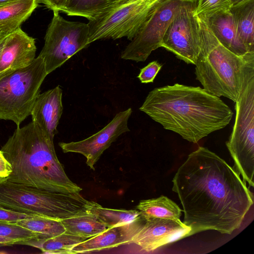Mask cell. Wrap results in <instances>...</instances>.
<instances>
[{
  "instance_id": "obj_1",
  "label": "cell",
  "mask_w": 254,
  "mask_h": 254,
  "mask_svg": "<svg viewBox=\"0 0 254 254\" xmlns=\"http://www.w3.org/2000/svg\"><path fill=\"white\" fill-rule=\"evenodd\" d=\"M172 182L183 207V222L192 235L207 230L231 234L254 204V194L240 175L207 147L190 153Z\"/></svg>"
},
{
  "instance_id": "obj_2",
  "label": "cell",
  "mask_w": 254,
  "mask_h": 254,
  "mask_svg": "<svg viewBox=\"0 0 254 254\" xmlns=\"http://www.w3.org/2000/svg\"><path fill=\"white\" fill-rule=\"evenodd\" d=\"M139 110L194 143L225 127L234 115L220 97L200 87L179 83L152 90Z\"/></svg>"
},
{
  "instance_id": "obj_3",
  "label": "cell",
  "mask_w": 254,
  "mask_h": 254,
  "mask_svg": "<svg viewBox=\"0 0 254 254\" xmlns=\"http://www.w3.org/2000/svg\"><path fill=\"white\" fill-rule=\"evenodd\" d=\"M12 167L11 182L64 193L82 189L67 177L59 161L54 140L35 122L17 127L0 150Z\"/></svg>"
},
{
  "instance_id": "obj_4",
  "label": "cell",
  "mask_w": 254,
  "mask_h": 254,
  "mask_svg": "<svg viewBox=\"0 0 254 254\" xmlns=\"http://www.w3.org/2000/svg\"><path fill=\"white\" fill-rule=\"evenodd\" d=\"M201 47L195 64L196 79L206 91L235 102L254 77V53L240 56L222 45L200 15H197Z\"/></svg>"
},
{
  "instance_id": "obj_5",
  "label": "cell",
  "mask_w": 254,
  "mask_h": 254,
  "mask_svg": "<svg viewBox=\"0 0 254 254\" xmlns=\"http://www.w3.org/2000/svg\"><path fill=\"white\" fill-rule=\"evenodd\" d=\"M89 202L80 193L42 190L0 178V206L23 213L61 220L86 212Z\"/></svg>"
},
{
  "instance_id": "obj_6",
  "label": "cell",
  "mask_w": 254,
  "mask_h": 254,
  "mask_svg": "<svg viewBox=\"0 0 254 254\" xmlns=\"http://www.w3.org/2000/svg\"><path fill=\"white\" fill-rule=\"evenodd\" d=\"M48 75L40 56L29 65L0 76V120L19 127L29 115Z\"/></svg>"
},
{
  "instance_id": "obj_7",
  "label": "cell",
  "mask_w": 254,
  "mask_h": 254,
  "mask_svg": "<svg viewBox=\"0 0 254 254\" xmlns=\"http://www.w3.org/2000/svg\"><path fill=\"white\" fill-rule=\"evenodd\" d=\"M167 0H126L110 3L88 20V43L126 37L131 40L153 13Z\"/></svg>"
},
{
  "instance_id": "obj_8",
  "label": "cell",
  "mask_w": 254,
  "mask_h": 254,
  "mask_svg": "<svg viewBox=\"0 0 254 254\" xmlns=\"http://www.w3.org/2000/svg\"><path fill=\"white\" fill-rule=\"evenodd\" d=\"M235 103V123L226 145L234 160V168L245 183L254 187V77Z\"/></svg>"
},
{
  "instance_id": "obj_9",
  "label": "cell",
  "mask_w": 254,
  "mask_h": 254,
  "mask_svg": "<svg viewBox=\"0 0 254 254\" xmlns=\"http://www.w3.org/2000/svg\"><path fill=\"white\" fill-rule=\"evenodd\" d=\"M87 23L70 21L53 12L48 26L45 43L39 56L43 60L48 74L62 65L72 56L87 47Z\"/></svg>"
},
{
  "instance_id": "obj_10",
  "label": "cell",
  "mask_w": 254,
  "mask_h": 254,
  "mask_svg": "<svg viewBox=\"0 0 254 254\" xmlns=\"http://www.w3.org/2000/svg\"><path fill=\"white\" fill-rule=\"evenodd\" d=\"M196 3V0H186L177 8L161 44L178 59L194 65L201 47Z\"/></svg>"
},
{
  "instance_id": "obj_11",
  "label": "cell",
  "mask_w": 254,
  "mask_h": 254,
  "mask_svg": "<svg viewBox=\"0 0 254 254\" xmlns=\"http://www.w3.org/2000/svg\"><path fill=\"white\" fill-rule=\"evenodd\" d=\"M186 0H167L149 17L121 53L126 60L145 61L159 47L177 8Z\"/></svg>"
},
{
  "instance_id": "obj_12",
  "label": "cell",
  "mask_w": 254,
  "mask_h": 254,
  "mask_svg": "<svg viewBox=\"0 0 254 254\" xmlns=\"http://www.w3.org/2000/svg\"><path fill=\"white\" fill-rule=\"evenodd\" d=\"M132 113L130 108L117 113L104 127L83 140L60 142L64 153H77L86 159V163L92 170L105 150L122 134L130 131L127 123Z\"/></svg>"
},
{
  "instance_id": "obj_13",
  "label": "cell",
  "mask_w": 254,
  "mask_h": 254,
  "mask_svg": "<svg viewBox=\"0 0 254 254\" xmlns=\"http://www.w3.org/2000/svg\"><path fill=\"white\" fill-rule=\"evenodd\" d=\"M191 229L180 219H144L133 236L130 244L147 252L192 235Z\"/></svg>"
},
{
  "instance_id": "obj_14",
  "label": "cell",
  "mask_w": 254,
  "mask_h": 254,
  "mask_svg": "<svg viewBox=\"0 0 254 254\" xmlns=\"http://www.w3.org/2000/svg\"><path fill=\"white\" fill-rule=\"evenodd\" d=\"M35 40L19 27L5 39L0 56V76L29 65L35 58Z\"/></svg>"
},
{
  "instance_id": "obj_15",
  "label": "cell",
  "mask_w": 254,
  "mask_h": 254,
  "mask_svg": "<svg viewBox=\"0 0 254 254\" xmlns=\"http://www.w3.org/2000/svg\"><path fill=\"white\" fill-rule=\"evenodd\" d=\"M62 94L59 85L39 94L30 113L32 121L53 140L58 133L57 127L63 113Z\"/></svg>"
},
{
  "instance_id": "obj_16",
  "label": "cell",
  "mask_w": 254,
  "mask_h": 254,
  "mask_svg": "<svg viewBox=\"0 0 254 254\" xmlns=\"http://www.w3.org/2000/svg\"><path fill=\"white\" fill-rule=\"evenodd\" d=\"M144 221L141 216L135 221L124 225L108 228L74 246L72 254L100 251L130 244L137 230Z\"/></svg>"
},
{
  "instance_id": "obj_17",
  "label": "cell",
  "mask_w": 254,
  "mask_h": 254,
  "mask_svg": "<svg viewBox=\"0 0 254 254\" xmlns=\"http://www.w3.org/2000/svg\"><path fill=\"white\" fill-rule=\"evenodd\" d=\"M200 15L220 43L234 53L242 56L249 53L235 27L230 10Z\"/></svg>"
},
{
  "instance_id": "obj_18",
  "label": "cell",
  "mask_w": 254,
  "mask_h": 254,
  "mask_svg": "<svg viewBox=\"0 0 254 254\" xmlns=\"http://www.w3.org/2000/svg\"><path fill=\"white\" fill-rule=\"evenodd\" d=\"M237 32L247 51L254 53V0H246L229 9Z\"/></svg>"
},
{
  "instance_id": "obj_19",
  "label": "cell",
  "mask_w": 254,
  "mask_h": 254,
  "mask_svg": "<svg viewBox=\"0 0 254 254\" xmlns=\"http://www.w3.org/2000/svg\"><path fill=\"white\" fill-rule=\"evenodd\" d=\"M39 0H14L0 5V32L19 28L37 7Z\"/></svg>"
},
{
  "instance_id": "obj_20",
  "label": "cell",
  "mask_w": 254,
  "mask_h": 254,
  "mask_svg": "<svg viewBox=\"0 0 254 254\" xmlns=\"http://www.w3.org/2000/svg\"><path fill=\"white\" fill-rule=\"evenodd\" d=\"M89 238L66 232L49 238L37 237L20 242L19 245L32 246L43 254H72V248Z\"/></svg>"
},
{
  "instance_id": "obj_21",
  "label": "cell",
  "mask_w": 254,
  "mask_h": 254,
  "mask_svg": "<svg viewBox=\"0 0 254 254\" xmlns=\"http://www.w3.org/2000/svg\"><path fill=\"white\" fill-rule=\"evenodd\" d=\"M135 208L145 220L150 218L179 220L182 212L175 202L164 195L155 198L141 200Z\"/></svg>"
},
{
  "instance_id": "obj_22",
  "label": "cell",
  "mask_w": 254,
  "mask_h": 254,
  "mask_svg": "<svg viewBox=\"0 0 254 254\" xmlns=\"http://www.w3.org/2000/svg\"><path fill=\"white\" fill-rule=\"evenodd\" d=\"M65 232L89 238L108 229L95 215L85 212L60 220Z\"/></svg>"
},
{
  "instance_id": "obj_23",
  "label": "cell",
  "mask_w": 254,
  "mask_h": 254,
  "mask_svg": "<svg viewBox=\"0 0 254 254\" xmlns=\"http://www.w3.org/2000/svg\"><path fill=\"white\" fill-rule=\"evenodd\" d=\"M86 211L95 215L108 228L130 223L141 216L139 211L137 209L108 208L90 200Z\"/></svg>"
},
{
  "instance_id": "obj_24",
  "label": "cell",
  "mask_w": 254,
  "mask_h": 254,
  "mask_svg": "<svg viewBox=\"0 0 254 254\" xmlns=\"http://www.w3.org/2000/svg\"><path fill=\"white\" fill-rule=\"evenodd\" d=\"M15 224L38 234L41 238H49L65 232L60 220L43 217L24 219Z\"/></svg>"
},
{
  "instance_id": "obj_25",
  "label": "cell",
  "mask_w": 254,
  "mask_h": 254,
  "mask_svg": "<svg viewBox=\"0 0 254 254\" xmlns=\"http://www.w3.org/2000/svg\"><path fill=\"white\" fill-rule=\"evenodd\" d=\"M110 4L107 0H69L64 12L68 15L83 17L89 20Z\"/></svg>"
},
{
  "instance_id": "obj_26",
  "label": "cell",
  "mask_w": 254,
  "mask_h": 254,
  "mask_svg": "<svg viewBox=\"0 0 254 254\" xmlns=\"http://www.w3.org/2000/svg\"><path fill=\"white\" fill-rule=\"evenodd\" d=\"M0 237L14 241L19 245L20 242L39 237V235L15 223L0 221Z\"/></svg>"
},
{
  "instance_id": "obj_27",
  "label": "cell",
  "mask_w": 254,
  "mask_h": 254,
  "mask_svg": "<svg viewBox=\"0 0 254 254\" xmlns=\"http://www.w3.org/2000/svg\"><path fill=\"white\" fill-rule=\"evenodd\" d=\"M232 6L231 0H196V15L209 14L218 11L228 10Z\"/></svg>"
},
{
  "instance_id": "obj_28",
  "label": "cell",
  "mask_w": 254,
  "mask_h": 254,
  "mask_svg": "<svg viewBox=\"0 0 254 254\" xmlns=\"http://www.w3.org/2000/svg\"><path fill=\"white\" fill-rule=\"evenodd\" d=\"M162 65L157 61H153L140 69L137 78L143 83L153 82Z\"/></svg>"
},
{
  "instance_id": "obj_29",
  "label": "cell",
  "mask_w": 254,
  "mask_h": 254,
  "mask_svg": "<svg viewBox=\"0 0 254 254\" xmlns=\"http://www.w3.org/2000/svg\"><path fill=\"white\" fill-rule=\"evenodd\" d=\"M36 217L40 216L23 213L0 206V221L15 223L22 220Z\"/></svg>"
},
{
  "instance_id": "obj_30",
  "label": "cell",
  "mask_w": 254,
  "mask_h": 254,
  "mask_svg": "<svg viewBox=\"0 0 254 254\" xmlns=\"http://www.w3.org/2000/svg\"><path fill=\"white\" fill-rule=\"evenodd\" d=\"M42 2L53 12L61 11L64 12L68 5L69 0H42Z\"/></svg>"
},
{
  "instance_id": "obj_31",
  "label": "cell",
  "mask_w": 254,
  "mask_h": 254,
  "mask_svg": "<svg viewBox=\"0 0 254 254\" xmlns=\"http://www.w3.org/2000/svg\"><path fill=\"white\" fill-rule=\"evenodd\" d=\"M12 172V167L0 150V178H7Z\"/></svg>"
},
{
  "instance_id": "obj_32",
  "label": "cell",
  "mask_w": 254,
  "mask_h": 254,
  "mask_svg": "<svg viewBox=\"0 0 254 254\" xmlns=\"http://www.w3.org/2000/svg\"><path fill=\"white\" fill-rule=\"evenodd\" d=\"M13 245H17L16 242L0 237V247L11 246Z\"/></svg>"
},
{
  "instance_id": "obj_33",
  "label": "cell",
  "mask_w": 254,
  "mask_h": 254,
  "mask_svg": "<svg viewBox=\"0 0 254 254\" xmlns=\"http://www.w3.org/2000/svg\"><path fill=\"white\" fill-rule=\"evenodd\" d=\"M9 34V33L5 32H0V56L3 47L5 39Z\"/></svg>"
},
{
  "instance_id": "obj_34",
  "label": "cell",
  "mask_w": 254,
  "mask_h": 254,
  "mask_svg": "<svg viewBox=\"0 0 254 254\" xmlns=\"http://www.w3.org/2000/svg\"><path fill=\"white\" fill-rule=\"evenodd\" d=\"M246 0H231L232 5H234L239 3H240L242 1H244Z\"/></svg>"
},
{
  "instance_id": "obj_35",
  "label": "cell",
  "mask_w": 254,
  "mask_h": 254,
  "mask_svg": "<svg viewBox=\"0 0 254 254\" xmlns=\"http://www.w3.org/2000/svg\"><path fill=\"white\" fill-rule=\"evenodd\" d=\"M14 0H0V5L13 1Z\"/></svg>"
},
{
  "instance_id": "obj_36",
  "label": "cell",
  "mask_w": 254,
  "mask_h": 254,
  "mask_svg": "<svg viewBox=\"0 0 254 254\" xmlns=\"http://www.w3.org/2000/svg\"><path fill=\"white\" fill-rule=\"evenodd\" d=\"M109 3H113L120 2L126 0H107Z\"/></svg>"
}]
</instances>
